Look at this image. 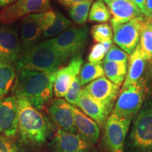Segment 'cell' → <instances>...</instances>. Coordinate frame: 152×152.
<instances>
[{
  "label": "cell",
  "mask_w": 152,
  "mask_h": 152,
  "mask_svg": "<svg viewBox=\"0 0 152 152\" xmlns=\"http://www.w3.org/2000/svg\"><path fill=\"white\" fill-rule=\"evenodd\" d=\"M16 77L12 87L15 96L28 100L34 107L41 110L52 97L55 71H37L26 68L16 70Z\"/></svg>",
  "instance_id": "obj_1"
},
{
  "label": "cell",
  "mask_w": 152,
  "mask_h": 152,
  "mask_svg": "<svg viewBox=\"0 0 152 152\" xmlns=\"http://www.w3.org/2000/svg\"><path fill=\"white\" fill-rule=\"evenodd\" d=\"M18 104V133L20 142L28 146H42L53 130L52 123L45 114L26 99L16 96Z\"/></svg>",
  "instance_id": "obj_2"
},
{
  "label": "cell",
  "mask_w": 152,
  "mask_h": 152,
  "mask_svg": "<svg viewBox=\"0 0 152 152\" xmlns=\"http://www.w3.org/2000/svg\"><path fill=\"white\" fill-rule=\"evenodd\" d=\"M55 50L49 39L23 52L16 68H26L37 71H55L65 61Z\"/></svg>",
  "instance_id": "obj_3"
},
{
  "label": "cell",
  "mask_w": 152,
  "mask_h": 152,
  "mask_svg": "<svg viewBox=\"0 0 152 152\" xmlns=\"http://www.w3.org/2000/svg\"><path fill=\"white\" fill-rule=\"evenodd\" d=\"M147 82L143 79L138 83L123 87L114 104L112 113L132 120L139 113L147 94Z\"/></svg>",
  "instance_id": "obj_4"
},
{
  "label": "cell",
  "mask_w": 152,
  "mask_h": 152,
  "mask_svg": "<svg viewBox=\"0 0 152 152\" xmlns=\"http://www.w3.org/2000/svg\"><path fill=\"white\" fill-rule=\"evenodd\" d=\"M88 37L87 27H71L57 37L49 39L64 59L82 56Z\"/></svg>",
  "instance_id": "obj_5"
},
{
  "label": "cell",
  "mask_w": 152,
  "mask_h": 152,
  "mask_svg": "<svg viewBox=\"0 0 152 152\" xmlns=\"http://www.w3.org/2000/svg\"><path fill=\"white\" fill-rule=\"evenodd\" d=\"M133 147L142 152L152 151V104H145L133 122L130 134Z\"/></svg>",
  "instance_id": "obj_6"
},
{
  "label": "cell",
  "mask_w": 152,
  "mask_h": 152,
  "mask_svg": "<svg viewBox=\"0 0 152 152\" xmlns=\"http://www.w3.org/2000/svg\"><path fill=\"white\" fill-rule=\"evenodd\" d=\"M22 54L18 26L15 23H0V64H10L16 67Z\"/></svg>",
  "instance_id": "obj_7"
},
{
  "label": "cell",
  "mask_w": 152,
  "mask_h": 152,
  "mask_svg": "<svg viewBox=\"0 0 152 152\" xmlns=\"http://www.w3.org/2000/svg\"><path fill=\"white\" fill-rule=\"evenodd\" d=\"M132 120L111 113L104 125V143L109 152H124V142Z\"/></svg>",
  "instance_id": "obj_8"
},
{
  "label": "cell",
  "mask_w": 152,
  "mask_h": 152,
  "mask_svg": "<svg viewBox=\"0 0 152 152\" xmlns=\"http://www.w3.org/2000/svg\"><path fill=\"white\" fill-rule=\"evenodd\" d=\"M49 9V0H17L0 11V23H14L28 15L45 12Z\"/></svg>",
  "instance_id": "obj_9"
},
{
  "label": "cell",
  "mask_w": 152,
  "mask_h": 152,
  "mask_svg": "<svg viewBox=\"0 0 152 152\" xmlns=\"http://www.w3.org/2000/svg\"><path fill=\"white\" fill-rule=\"evenodd\" d=\"M145 17H140L124 23L113 26V39L115 45L130 54L140 41L142 22Z\"/></svg>",
  "instance_id": "obj_10"
},
{
  "label": "cell",
  "mask_w": 152,
  "mask_h": 152,
  "mask_svg": "<svg viewBox=\"0 0 152 152\" xmlns=\"http://www.w3.org/2000/svg\"><path fill=\"white\" fill-rule=\"evenodd\" d=\"M18 128V104L14 95L0 99V134L8 138L16 136Z\"/></svg>",
  "instance_id": "obj_11"
},
{
  "label": "cell",
  "mask_w": 152,
  "mask_h": 152,
  "mask_svg": "<svg viewBox=\"0 0 152 152\" xmlns=\"http://www.w3.org/2000/svg\"><path fill=\"white\" fill-rule=\"evenodd\" d=\"M84 90L91 97L112 111L118 96L120 86L113 84L104 76L91 82Z\"/></svg>",
  "instance_id": "obj_12"
},
{
  "label": "cell",
  "mask_w": 152,
  "mask_h": 152,
  "mask_svg": "<svg viewBox=\"0 0 152 152\" xmlns=\"http://www.w3.org/2000/svg\"><path fill=\"white\" fill-rule=\"evenodd\" d=\"M49 118L59 130L76 134L72 105L61 98L50 101L47 106Z\"/></svg>",
  "instance_id": "obj_13"
},
{
  "label": "cell",
  "mask_w": 152,
  "mask_h": 152,
  "mask_svg": "<svg viewBox=\"0 0 152 152\" xmlns=\"http://www.w3.org/2000/svg\"><path fill=\"white\" fill-rule=\"evenodd\" d=\"M43 32L40 23V13L22 18L19 27V37L23 52L37 45L43 37Z\"/></svg>",
  "instance_id": "obj_14"
},
{
  "label": "cell",
  "mask_w": 152,
  "mask_h": 152,
  "mask_svg": "<svg viewBox=\"0 0 152 152\" xmlns=\"http://www.w3.org/2000/svg\"><path fill=\"white\" fill-rule=\"evenodd\" d=\"M83 64L82 56H76L71 58L67 66L57 70L53 89V93L56 97L65 96L74 79L78 76Z\"/></svg>",
  "instance_id": "obj_15"
},
{
  "label": "cell",
  "mask_w": 152,
  "mask_h": 152,
  "mask_svg": "<svg viewBox=\"0 0 152 152\" xmlns=\"http://www.w3.org/2000/svg\"><path fill=\"white\" fill-rule=\"evenodd\" d=\"M90 147L78 134L59 129L50 143L52 152H89Z\"/></svg>",
  "instance_id": "obj_16"
},
{
  "label": "cell",
  "mask_w": 152,
  "mask_h": 152,
  "mask_svg": "<svg viewBox=\"0 0 152 152\" xmlns=\"http://www.w3.org/2000/svg\"><path fill=\"white\" fill-rule=\"evenodd\" d=\"M107 4L112 15V26L144 16L133 0H111Z\"/></svg>",
  "instance_id": "obj_17"
},
{
  "label": "cell",
  "mask_w": 152,
  "mask_h": 152,
  "mask_svg": "<svg viewBox=\"0 0 152 152\" xmlns=\"http://www.w3.org/2000/svg\"><path fill=\"white\" fill-rule=\"evenodd\" d=\"M72 110L78 135L90 146L94 145L97 142L100 136L99 125L74 106H72Z\"/></svg>",
  "instance_id": "obj_18"
},
{
  "label": "cell",
  "mask_w": 152,
  "mask_h": 152,
  "mask_svg": "<svg viewBox=\"0 0 152 152\" xmlns=\"http://www.w3.org/2000/svg\"><path fill=\"white\" fill-rule=\"evenodd\" d=\"M76 106H77L85 115L95 121L100 127L104 126L106 120L112 111L109 108L91 97L85 92L84 88L83 89L81 96Z\"/></svg>",
  "instance_id": "obj_19"
},
{
  "label": "cell",
  "mask_w": 152,
  "mask_h": 152,
  "mask_svg": "<svg viewBox=\"0 0 152 152\" xmlns=\"http://www.w3.org/2000/svg\"><path fill=\"white\" fill-rule=\"evenodd\" d=\"M128 72L123 87L134 84L143 80V75L147 68V61L142 57L139 45L129 56Z\"/></svg>",
  "instance_id": "obj_20"
},
{
  "label": "cell",
  "mask_w": 152,
  "mask_h": 152,
  "mask_svg": "<svg viewBox=\"0 0 152 152\" xmlns=\"http://www.w3.org/2000/svg\"><path fill=\"white\" fill-rule=\"evenodd\" d=\"M103 68L107 79L118 86H121L123 84L128 72V63L104 60Z\"/></svg>",
  "instance_id": "obj_21"
},
{
  "label": "cell",
  "mask_w": 152,
  "mask_h": 152,
  "mask_svg": "<svg viewBox=\"0 0 152 152\" xmlns=\"http://www.w3.org/2000/svg\"><path fill=\"white\" fill-rule=\"evenodd\" d=\"M105 75L103 68V62H87L82 66L78 75V78L82 86L88 85L91 82Z\"/></svg>",
  "instance_id": "obj_22"
},
{
  "label": "cell",
  "mask_w": 152,
  "mask_h": 152,
  "mask_svg": "<svg viewBox=\"0 0 152 152\" xmlns=\"http://www.w3.org/2000/svg\"><path fill=\"white\" fill-rule=\"evenodd\" d=\"M16 68L10 64H0V99L8 94L16 77Z\"/></svg>",
  "instance_id": "obj_23"
},
{
  "label": "cell",
  "mask_w": 152,
  "mask_h": 152,
  "mask_svg": "<svg viewBox=\"0 0 152 152\" xmlns=\"http://www.w3.org/2000/svg\"><path fill=\"white\" fill-rule=\"evenodd\" d=\"M139 46L144 59L152 61V27L145 18L142 22Z\"/></svg>",
  "instance_id": "obj_24"
},
{
  "label": "cell",
  "mask_w": 152,
  "mask_h": 152,
  "mask_svg": "<svg viewBox=\"0 0 152 152\" xmlns=\"http://www.w3.org/2000/svg\"><path fill=\"white\" fill-rule=\"evenodd\" d=\"M93 0H85L76 3L70 7V16L75 23L84 25L89 18L90 7Z\"/></svg>",
  "instance_id": "obj_25"
},
{
  "label": "cell",
  "mask_w": 152,
  "mask_h": 152,
  "mask_svg": "<svg viewBox=\"0 0 152 152\" xmlns=\"http://www.w3.org/2000/svg\"><path fill=\"white\" fill-rule=\"evenodd\" d=\"M111 12L104 1L98 0L92 3L89 14L90 21L106 23L111 19Z\"/></svg>",
  "instance_id": "obj_26"
},
{
  "label": "cell",
  "mask_w": 152,
  "mask_h": 152,
  "mask_svg": "<svg viewBox=\"0 0 152 152\" xmlns=\"http://www.w3.org/2000/svg\"><path fill=\"white\" fill-rule=\"evenodd\" d=\"M72 23L60 12H56V19L52 26L43 33V37H54L71 28Z\"/></svg>",
  "instance_id": "obj_27"
},
{
  "label": "cell",
  "mask_w": 152,
  "mask_h": 152,
  "mask_svg": "<svg viewBox=\"0 0 152 152\" xmlns=\"http://www.w3.org/2000/svg\"><path fill=\"white\" fill-rule=\"evenodd\" d=\"M91 35L95 42L103 44L106 42L112 41L113 30L109 24L100 23L92 26Z\"/></svg>",
  "instance_id": "obj_28"
},
{
  "label": "cell",
  "mask_w": 152,
  "mask_h": 152,
  "mask_svg": "<svg viewBox=\"0 0 152 152\" xmlns=\"http://www.w3.org/2000/svg\"><path fill=\"white\" fill-rule=\"evenodd\" d=\"M82 85L80 82L78 76L74 79L72 84L70 87L69 90H68L67 93L65 95V99L68 103H69L72 106H77V102L80 97L83 89Z\"/></svg>",
  "instance_id": "obj_29"
},
{
  "label": "cell",
  "mask_w": 152,
  "mask_h": 152,
  "mask_svg": "<svg viewBox=\"0 0 152 152\" xmlns=\"http://www.w3.org/2000/svg\"><path fill=\"white\" fill-rule=\"evenodd\" d=\"M129 59L128 54L118 47L116 45L112 44L111 48L106 54L104 61L114 62L128 63Z\"/></svg>",
  "instance_id": "obj_30"
},
{
  "label": "cell",
  "mask_w": 152,
  "mask_h": 152,
  "mask_svg": "<svg viewBox=\"0 0 152 152\" xmlns=\"http://www.w3.org/2000/svg\"><path fill=\"white\" fill-rule=\"evenodd\" d=\"M106 54V49L103 44L96 43L91 48V50L90 53H89L87 58H88L89 62H100L103 60Z\"/></svg>",
  "instance_id": "obj_31"
},
{
  "label": "cell",
  "mask_w": 152,
  "mask_h": 152,
  "mask_svg": "<svg viewBox=\"0 0 152 152\" xmlns=\"http://www.w3.org/2000/svg\"><path fill=\"white\" fill-rule=\"evenodd\" d=\"M55 19H56V12L52 10L40 13V23L44 32L52 26Z\"/></svg>",
  "instance_id": "obj_32"
},
{
  "label": "cell",
  "mask_w": 152,
  "mask_h": 152,
  "mask_svg": "<svg viewBox=\"0 0 152 152\" xmlns=\"http://www.w3.org/2000/svg\"><path fill=\"white\" fill-rule=\"evenodd\" d=\"M0 152H18L16 146L9 138L0 134Z\"/></svg>",
  "instance_id": "obj_33"
},
{
  "label": "cell",
  "mask_w": 152,
  "mask_h": 152,
  "mask_svg": "<svg viewBox=\"0 0 152 152\" xmlns=\"http://www.w3.org/2000/svg\"><path fill=\"white\" fill-rule=\"evenodd\" d=\"M152 16V0H146L145 7V19L149 20Z\"/></svg>",
  "instance_id": "obj_34"
},
{
  "label": "cell",
  "mask_w": 152,
  "mask_h": 152,
  "mask_svg": "<svg viewBox=\"0 0 152 152\" xmlns=\"http://www.w3.org/2000/svg\"><path fill=\"white\" fill-rule=\"evenodd\" d=\"M135 4L137 6L138 8L140 9L142 14H145V7H146V0H133Z\"/></svg>",
  "instance_id": "obj_35"
},
{
  "label": "cell",
  "mask_w": 152,
  "mask_h": 152,
  "mask_svg": "<svg viewBox=\"0 0 152 152\" xmlns=\"http://www.w3.org/2000/svg\"><path fill=\"white\" fill-rule=\"evenodd\" d=\"M85 1V0H58V1L63 5L66 6V7H71V6L75 4L76 3L80 2V1Z\"/></svg>",
  "instance_id": "obj_36"
},
{
  "label": "cell",
  "mask_w": 152,
  "mask_h": 152,
  "mask_svg": "<svg viewBox=\"0 0 152 152\" xmlns=\"http://www.w3.org/2000/svg\"><path fill=\"white\" fill-rule=\"evenodd\" d=\"M14 0H0V7H3L9 5V4L13 2Z\"/></svg>",
  "instance_id": "obj_37"
},
{
  "label": "cell",
  "mask_w": 152,
  "mask_h": 152,
  "mask_svg": "<svg viewBox=\"0 0 152 152\" xmlns=\"http://www.w3.org/2000/svg\"><path fill=\"white\" fill-rule=\"evenodd\" d=\"M146 20H147V21L150 24V26H151L152 27V16L151 17V18L149 19V20H147V19H146Z\"/></svg>",
  "instance_id": "obj_38"
},
{
  "label": "cell",
  "mask_w": 152,
  "mask_h": 152,
  "mask_svg": "<svg viewBox=\"0 0 152 152\" xmlns=\"http://www.w3.org/2000/svg\"><path fill=\"white\" fill-rule=\"evenodd\" d=\"M96 1H98V0H96ZM102 1H104V2H106V4H107V3H109L111 0H102Z\"/></svg>",
  "instance_id": "obj_39"
}]
</instances>
